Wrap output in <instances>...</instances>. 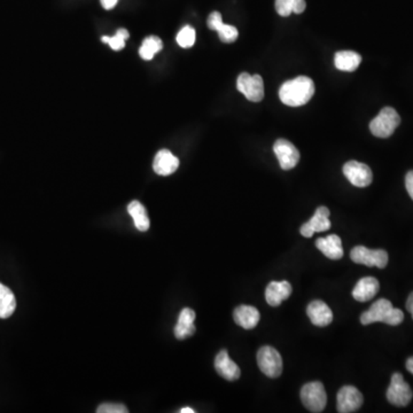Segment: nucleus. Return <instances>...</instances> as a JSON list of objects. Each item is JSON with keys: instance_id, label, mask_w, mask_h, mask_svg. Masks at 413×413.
<instances>
[{"instance_id": "1", "label": "nucleus", "mask_w": 413, "mask_h": 413, "mask_svg": "<svg viewBox=\"0 0 413 413\" xmlns=\"http://www.w3.org/2000/svg\"><path fill=\"white\" fill-rule=\"evenodd\" d=\"M314 94V81L307 76L290 79L285 82L279 90V98L282 103L290 107H300L308 103Z\"/></svg>"}, {"instance_id": "2", "label": "nucleus", "mask_w": 413, "mask_h": 413, "mask_svg": "<svg viewBox=\"0 0 413 413\" xmlns=\"http://www.w3.org/2000/svg\"><path fill=\"white\" fill-rule=\"evenodd\" d=\"M404 320V314L399 309L394 308L392 302L380 299L374 302L369 310L361 316L363 325H369L373 322H384L387 325L397 326Z\"/></svg>"}, {"instance_id": "3", "label": "nucleus", "mask_w": 413, "mask_h": 413, "mask_svg": "<svg viewBox=\"0 0 413 413\" xmlns=\"http://www.w3.org/2000/svg\"><path fill=\"white\" fill-rule=\"evenodd\" d=\"M399 123L401 118L399 113L392 107H384V109H381L378 116L371 121L369 130L375 137L388 138L393 135Z\"/></svg>"}, {"instance_id": "4", "label": "nucleus", "mask_w": 413, "mask_h": 413, "mask_svg": "<svg viewBox=\"0 0 413 413\" xmlns=\"http://www.w3.org/2000/svg\"><path fill=\"white\" fill-rule=\"evenodd\" d=\"M301 401L310 412H322L327 403L324 384L320 381L305 384L301 389Z\"/></svg>"}, {"instance_id": "5", "label": "nucleus", "mask_w": 413, "mask_h": 413, "mask_svg": "<svg viewBox=\"0 0 413 413\" xmlns=\"http://www.w3.org/2000/svg\"><path fill=\"white\" fill-rule=\"evenodd\" d=\"M258 367L269 378H278L282 372V358L272 347H262L258 350Z\"/></svg>"}, {"instance_id": "6", "label": "nucleus", "mask_w": 413, "mask_h": 413, "mask_svg": "<svg viewBox=\"0 0 413 413\" xmlns=\"http://www.w3.org/2000/svg\"><path fill=\"white\" fill-rule=\"evenodd\" d=\"M237 88L252 103H260L263 100V78L258 73L253 76L248 73H240L237 79Z\"/></svg>"}, {"instance_id": "7", "label": "nucleus", "mask_w": 413, "mask_h": 413, "mask_svg": "<svg viewBox=\"0 0 413 413\" xmlns=\"http://www.w3.org/2000/svg\"><path fill=\"white\" fill-rule=\"evenodd\" d=\"M352 262L367 267L384 269L388 264V253L384 250H369L367 247L357 246L350 253Z\"/></svg>"}, {"instance_id": "8", "label": "nucleus", "mask_w": 413, "mask_h": 413, "mask_svg": "<svg viewBox=\"0 0 413 413\" xmlns=\"http://www.w3.org/2000/svg\"><path fill=\"white\" fill-rule=\"evenodd\" d=\"M413 393L410 386L403 378L401 373L392 375L390 386L387 390V399L395 407H407L412 399Z\"/></svg>"}, {"instance_id": "9", "label": "nucleus", "mask_w": 413, "mask_h": 413, "mask_svg": "<svg viewBox=\"0 0 413 413\" xmlns=\"http://www.w3.org/2000/svg\"><path fill=\"white\" fill-rule=\"evenodd\" d=\"M343 175L356 188H367L373 179L372 170L367 164L349 161L343 165Z\"/></svg>"}, {"instance_id": "10", "label": "nucleus", "mask_w": 413, "mask_h": 413, "mask_svg": "<svg viewBox=\"0 0 413 413\" xmlns=\"http://www.w3.org/2000/svg\"><path fill=\"white\" fill-rule=\"evenodd\" d=\"M273 152L278 158L282 170H290L300 161V152L287 139H278L273 145Z\"/></svg>"}, {"instance_id": "11", "label": "nucleus", "mask_w": 413, "mask_h": 413, "mask_svg": "<svg viewBox=\"0 0 413 413\" xmlns=\"http://www.w3.org/2000/svg\"><path fill=\"white\" fill-rule=\"evenodd\" d=\"M363 395L354 386H345L337 396V411L340 413L356 412L363 405Z\"/></svg>"}, {"instance_id": "12", "label": "nucleus", "mask_w": 413, "mask_h": 413, "mask_svg": "<svg viewBox=\"0 0 413 413\" xmlns=\"http://www.w3.org/2000/svg\"><path fill=\"white\" fill-rule=\"evenodd\" d=\"M330 220V210L327 207H318L314 216L307 223L303 224L300 229L301 235L305 238H311L317 232H326L331 229Z\"/></svg>"}, {"instance_id": "13", "label": "nucleus", "mask_w": 413, "mask_h": 413, "mask_svg": "<svg viewBox=\"0 0 413 413\" xmlns=\"http://www.w3.org/2000/svg\"><path fill=\"white\" fill-rule=\"evenodd\" d=\"M215 369L216 372L228 381H235L240 378V369L235 362L230 358L229 352L220 350L215 358Z\"/></svg>"}, {"instance_id": "14", "label": "nucleus", "mask_w": 413, "mask_h": 413, "mask_svg": "<svg viewBox=\"0 0 413 413\" xmlns=\"http://www.w3.org/2000/svg\"><path fill=\"white\" fill-rule=\"evenodd\" d=\"M309 320L318 327H325L333 322V312L325 302L316 300L311 302L307 308Z\"/></svg>"}, {"instance_id": "15", "label": "nucleus", "mask_w": 413, "mask_h": 413, "mask_svg": "<svg viewBox=\"0 0 413 413\" xmlns=\"http://www.w3.org/2000/svg\"><path fill=\"white\" fill-rule=\"evenodd\" d=\"M178 167V158L168 150L160 151L153 162V169L160 176H170L173 173H176Z\"/></svg>"}, {"instance_id": "16", "label": "nucleus", "mask_w": 413, "mask_h": 413, "mask_svg": "<svg viewBox=\"0 0 413 413\" xmlns=\"http://www.w3.org/2000/svg\"><path fill=\"white\" fill-rule=\"evenodd\" d=\"M293 288L290 282H271L267 285L265 290V299L267 305L271 307H278L282 305V302L287 300L292 295Z\"/></svg>"}, {"instance_id": "17", "label": "nucleus", "mask_w": 413, "mask_h": 413, "mask_svg": "<svg viewBox=\"0 0 413 413\" xmlns=\"http://www.w3.org/2000/svg\"><path fill=\"white\" fill-rule=\"evenodd\" d=\"M316 247L320 252L333 261L340 260L343 256L342 241L337 235H330L316 240Z\"/></svg>"}, {"instance_id": "18", "label": "nucleus", "mask_w": 413, "mask_h": 413, "mask_svg": "<svg viewBox=\"0 0 413 413\" xmlns=\"http://www.w3.org/2000/svg\"><path fill=\"white\" fill-rule=\"evenodd\" d=\"M380 284L374 277H365L352 290V297L358 302H367L378 294Z\"/></svg>"}, {"instance_id": "19", "label": "nucleus", "mask_w": 413, "mask_h": 413, "mask_svg": "<svg viewBox=\"0 0 413 413\" xmlns=\"http://www.w3.org/2000/svg\"><path fill=\"white\" fill-rule=\"evenodd\" d=\"M195 312L192 309L184 308L179 314L178 322L175 326V337L178 340H185L195 333Z\"/></svg>"}, {"instance_id": "20", "label": "nucleus", "mask_w": 413, "mask_h": 413, "mask_svg": "<svg viewBox=\"0 0 413 413\" xmlns=\"http://www.w3.org/2000/svg\"><path fill=\"white\" fill-rule=\"evenodd\" d=\"M233 318L238 325L245 330H252L258 326L261 315L260 311L252 305H239L233 312Z\"/></svg>"}, {"instance_id": "21", "label": "nucleus", "mask_w": 413, "mask_h": 413, "mask_svg": "<svg viewBox=\"0 0 413 413\" xmlns=\"http://www.w3.org/2000/svg\"><path fill=\"white\" fill-rule=\"evenodd\" d=\"M362 56L354 51H340L335 54V67L339 71H354L360 67Z\"/></svg>"}, {"instance_id": "22", "label": "nucleus", "mask_w": 413, "mask_h": 413, "mask_svg": "<svg viewBox=\"0 0 413 413\" xmlns=\"http://www.w3.org/2000/svg\"><path fill=\"white\" fill-rule=\"evenodd\" d=\"M16 300L12 290L5 285L0 284V318L6 320L14 314Z\"/></svg>"}, {"instance_id": "23", "label": "nucleus", "mask_w": 413, "mask_h": 413, "mask_svg": "<svg viewBox=\"0 0 413 413\" xmlns=\"http://www.w3.org/2000/svg\"><path fill=\"white\" fill-rule=\"evenodd\" d=\"M128 211L133 218L135 226L141 232H146L150 229V218L147 216V211L144 205H141L139 201H132L128 205Z\"/></svg>"}, {"instance_id": "24", "label": "nucleus", "mask_w": 413, "mask_h": 413, "mask_svg": "<svg viewBox=\"0 0 413 413\" xmlns=\"http://www.w3.org/2000/svg\"><path fill=\"white\" fill-rule=\"evenodd\" d=\"M163 47L161 39L156 37V36H150L143 41V45L139 50V56L141 59L152 60L155 56L156 53L160 52Z\"/></svg>"}, {"instance_id": "25", "label": "nucleus", "mask_w": 413, "mask_h": 413, "mask_svg": "<svg viewBox=\"0 0 413 413\" xmlns=\"http://www.w3.org/2000/svg\"><path fill=\"white\" fill-rule=\"evenodd\" d=\"M129 31L126 29H118L113 37L103 36L101 41L106 44H108L114 51L123 50L126 46V39H129Z\"/></svg>"}, {"instance_id": "26", "label": "nucleus", "mask_w": 413, "mask_h": 413, "mask_svg": "<svg viewBox=\"0 0 413 413\" xmlns=\"http://www.w3.org/2000/svg\"><path fill=\"white\" fill-rule=\"evenodd\" d=\"M177 43L183 49H190L195 43V30L192 26H186L177 35Z\"/></svg>"}, {"instance_id": "27", "label": "nucleus", "mask_w": 413, "mask_h": 413, "mask_svg": "<svg viewBox=\"0 0 413 413\" xmlns=\"http://www.w3.org/2000/svg\"><path fill=\"white\" fill-rule=\"evenodd\" d=\"M216 31L220 36V41L223 43H233V41H237L238 36H239L235 26L225 24L224 22L217 28Z\"/></svg>"}, {"instance_id": "28", "label": "nucleus", "mask_w": 413, "mask_h": 413, "mask_svg": "<svg viewBox=\"0 0 413 413\" xmlns=\"http://www.w3.org/2000/svg\"><path fill=\"white\" fill-rule=\"evenodd\" d=\"M98 413H126L129 409L120 403H103L97 409Z\"/></svg>"}, {"instance_id": "29", "label": "nucleus", "mask_w": 413, "mask_h": 413, "mask_svg": "<svg viewBox=\"0 0 413 413\" xmlns=\"http://www.w3.org/2000/svg\"><path fill=\"white\" fill-rule=\"evenodd\" d=\"M275 9L280 16H290L293 13V0H275Z\"/></svg>"}, {"instance_id": "30", "label": "nucleus", "mask_w": 413, "mask_h": 413, "mask_svg": "<svg viewBox=\"0 0 413 413\" xmlns=\"http://www.w3.org/2000/svg\"><path fill=\"white\" fill-rule=\"evenodd\" d=\"M222 24H223V18L220 12H213L209 15L208 21H207L209 29L216 31L217 28Z\"/></svg>"}, {"instance_id": "31", "label": "nucleus", "mask_w": 413, "mask_h": 413, "mask_svg": "<svg viewBox=\"0 0 413 413\" xmlns=\"http://www.w3.org/2000/svg\"><path fill=\"white\" fill-rule=\"evenodd\" d=\"M405 188L411 199L413 200V170L409 171L405 176Z\"/></svg>"}, {"instance_id": "32", "label": "nucleus", "mask_w": 413, "mask_h": 413, "mask_svg": "<svg viewBox=\"0 0 413 413\" xmlns=\"http://www.w3.org/2000/svg\"><path fill=\"white\" fill-rule=\"evenodd\" d=\"M307 4L305 0H293V13L295 14H301L305 12Z\"/></svg>"}, {"instance_id": "33", "label": "nucleus", "mask_w": 413, "mask_h": 413, "mask_svg": "<svg viewBox=\"0 0 413 413\" xmlns=\"http://www.w3.org/2000/svg\"><path fill=\"white\" fill-rule=\"evenodd\" d=\"M118 0H101V5H103V9L109 11L118 5Z\"/></svg>"}, {"instance_id": "34", "label": "nucleus", "mask_w": 413, "mask_h": 413, "mask_svg": "<svg viewBox=\"0 0 413 413\" xmlns=\"http://www.w3.org/2000/svg\"><path fill=\"white\" fill-rule=\"evenodd\" d=\"M407 310L410 312L413 320V292L410 294V295H409V297H407Z\"/></svg>"}, {"instance_id": "35", "label": "nucleus", "mask_w": 413, "mask_h": 413, "mask_svg": "<svg viewBox=\"0 0 413 413\" xmlns=\"http://www.w3.org/2000/svg\"><path fill=\"white\" fill-rule=\"evenodd\" d=\"M405 365H407V371H409V372L413 375V356L412 357H410L409 360H407V364H405Z\"/></svg>"}, {"instance_id": "36", "label": "nucleus", "mask_w": 413, "mask_h": 413, "mask_svg": "<svg viewBox=\"0 0 413 413\" xmlns=\"http://www.w3.org/2000/svg\"><path fill=\"white\" fill-rule=\"evenodd\" d=\"M180 412H182V413H194V412H195V411H194L193 409H190V407H184V409H182V410H180Z\"/></svg>"}]
</instances>
